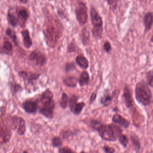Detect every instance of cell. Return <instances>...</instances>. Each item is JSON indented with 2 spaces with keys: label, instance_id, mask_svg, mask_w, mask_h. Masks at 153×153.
Returning <instances> with one entry per match:
<instances>
[{
  "label": "cell",
  "instance_id": "30",
  "mask_svg": "<svg viewBox=\"0 0 153 153\" xmlns=\"http://www.w3.org/2000/svg\"><path fill=\"white\" fill-rule=\"evenodd\" d=\"M147 83L153 88V70H150L146 73Z\"/></svg>",
  "mask_w": 153,
  "mask_h": 153
},
{
  "label": "cell",
  "instance_id": "3",
  "mask_svg": "<svg viewBox=\"0 0 153 153\" xmlns=\"http://www.w3.org/2000/svg\"><path fill=\"white\" fill-rule=\"evenodd\" d=\"M135 97L137 101L144 106L150 104L152 98L151 90L145 80H140L136 84L135 88Z\"/></svg>",
  "mask_w": 153,
  "mask_h": 153
},
{
  "label": "cell",
  "instance_id": "44",
  "mask_svg": "<svg viewBox=\"0 0 153 153\" xmlns=\"http://www.w3.org/2000/svg\"><path fill=\"white\" fill-rule=\"evenodd\" d=\"M152 116H153V111H152Z\"/></svg>",
  "mask_w": 153,
  "mask_h": 153
},
{
  "label": "cell",
  "instance_id": "20",
  "mask_svg": "<svg viewBox=\"0 0 153 153\" xmlns=\"http://www.w3.org/2000/svg\"><path fill=\"white\" fill-rule=\"evenodd\" d=\"M89 79L90 77L88 72L86 71H82L79 79V83L80 86H84L87 85L89 83Z\"/></svg>",
  "mask_w": 153,
  "mask_h": 153
},
{
  "label": "cell",
  "instance_id": "18",
  "mask_svg": "<svg viewBox=\"0 0 153 153\" xmlns=\"http://www.w3.org/2000/svg\"><path fill=\"white\" fill-rule=\"evenodd\" d=\"M53 94L51 90L49 89H46L45 90L41 96L40 98V102L41 103L53 100Z\"/></svg>",
  "mask_w": 153,
  "mask_h": 153
},
{
  "label": "cell",
  "instance_id": "40",
  "mask_svg": "<svg viewBox=\"0 0 153 153\" xmlns=\"http://www.w3.org/2000/svg\"><path fill=\"white\" fill-rule=\"evenodd\" d=\"M20 2H22V3H26L28 2V1L27 0H21L20 1Z\"/></svg>",
  "mask_w": 153,
  "mask_h": 153
},
{
  "label": "cell",
  "instance_id": "7",
  "mask_svg": "<svg viewBox=\"0 0 153 153\" xmlns=\"http://www.w3.org/2000/svg\"><path fill=\"white\" fill-rule=\"evenodd\" d=\"M78 99L79 97L73 94L69 100V106L70 108L71 111L74 115L80 114L85 105V102H78Z\"/></svg>",
  "mask_w": 153,
  "mask_h": 153
},
{
  "label": "cell",
  "instance_id": "16",
  "mask_svg": "<svg viewBox=\"0 0 153 153\" xmlns=\"http://www.w3.org/2000/svg\"><path fill=\"white\" fill-rule=\"evenodd\" d=\"M8 120L10 128L13 130H17L20 123V116L11 115L10 116Z\"/></svg>",
  "mask_w": 153,
  "mask_h": 153
},
{
  "label": "cell",
  "instance_id": "15",
  "mask_svg": "<svg viewBox=\"0 0 153 153\" xmlns=\"http://www.w3.org/2000/svg\"><path fill=\"white\" fill-rule=\"evenodd\" d=\"M23 37L24 45L25 48L29 49L33 45V42L30 37V33L28 29H25L21 31Z\"/></svg>",
  "mask_w": 153,
  "mask_h": 153
},
{
  "label": "cell",
  "instance_id": "24",
  "mask_svg": "<svg viewBox=\"0 0 153 153\" xmlns=\"http://www.w3.org/2000/svg\"><path fill=\"white\" fill-rule=\"evenodd\" d=\"M69 97L67 93L65 92L62 93V94L61 99L60 102V105L61 107L63 110L67 109L69 104Z\"/></svg>",
  "mask_w": 153,
  "mask_h": 153
},
{
  "label": "cell",
  "instance_id": "32",
  "mask_svg": "<svg viewBox=\"0 0 153 153\" xmlns=\"http://www.w3.org/2000/svg\"><path fill=\"white\" fill-rule=\"evenodd\" d=\"M119 141L124 147H127L128 144V139L126 135L121 134L119 137Z\"/></svg>",
  "mask_w": 153,
  "mask_h": 153
},
{
  "label": "cell",
  "instance_id": "35",
  "mask_svg": "<svg viewBox=\"0 0 153 153\" xmlns=\"http://www.w3.org/2000/svg\"><path fill=\"white\" fill-rule=\"evenodd\" d=\"M103 149L105 153H114L115 152V149L114 148L107 146H105Z\"/></svg>",
  "mask_w": 153,
  "mask_h": 153
},
{
  "label": "cell",
  "instance_id": "9",
  "mask_svg": "<svg viewBox=\"0 0 153 153\" xmlns=\"http://www.w3.org/2000/svg\"><path fill=\"white\" fill-rule=\"evenodd\" d=\"M28 59L34 62L36 65L42 66L46 63V57L42 53L35 50L30 53L28 56Z\"/></svg>",
  "mask_w": 153,
  "mask_h": 153
},
{
  "label": "cell",
  "instance_id": "13",
  "mask_svg": "<svg viewBox=\"0 0 153 153\" xmlns=\"http://www.w3.org/2000/svg\"><path fill=\"white\" fill-rule=\"evenodd\" d=\"M112 121L124 128H127L129 126L128 121L118 114H116L114 115L112 118Z\"/></svg>",
  "mask_w": 153,
  "mask_h": 153
},
{
  "label": "cell",
  "instance_id": "21",
  "mask_svg": "<svg viewBox=\"0 0 153 153\" xmlns=\"http://www.w3.org/2000/svg\"><path fill=\"white\" fill-rule=\"evenodd\" d=\"M26 131V121L23 117L20 116V123L19 126L17 130V133L20 136L25 135Z\"/></svg>",
  "mask_w": 153,
  "mask_h": 153
},
{
  "label": "cell",
  "instance_id": "8",
  "mask_svg": "<svg viewBox=\"0 0 153 153\" xmlns=\"http://www.w3.org/2000/svg\"><path fill=\"white\" fill-rule=\"evenodd\" d=\"M21 107L25 112L31 114H36L40 108L38 101L33 99H27L24 101L21 105Z\"/></svg>",
  "mask_w": 153,
  "mask_h": 153
},
{
  "label": "cell",
  "instance_id": "42",
  "mask_svg": "<svg viewBox=\"0 0 153 153\" xmlns=\"http://www.w3.org/2000/svg\"><path fill=\"white\" fill-rule=\"evenodd\" d=\"M29 153L28 152V151H27V150H25L23 151V153Z\"/></svg>",
  "mask_w": 153,
  "mask_h": 153
},
{
  "label": "cell",
  "instance_id": "36",
  "mask_svg": "<svg viewBox=\"0 0 153 153\" xmlns=\"http://www.w3.org/2000/svg\"><path fill=\"white\" fill-rule=\"evenodd\" d=\"M108 5L110 6V7L113 10H114L116 9L117 6V2L118 1H107Z\"/></svg>",
  "mask_w": 153,
  "mask_h": 153
},
{
  "label": "cell",
  "instance_id": "6",
  "mask_svg": "<svg viewBox=\"0 0 153 153\" xmlns=\"http://www.w3.org/2000/svg\"><path fill=\"white\" fill-rule=\"evenodd\" d=\"M42 105L39 108L40 114L49 120L53 119L55 109V102L54 100H50L42 103Z\"/></svg>",
  "mask_w": 153,
  "mask_h": 153
},
{
  "label": "cell",
  "instance_id": "34",
  "mask_svg": "<svg viewBox=\"0 0 153 153\" xmlns=\"http://www.w3.org/2000/svg\"><path fill=\"white\" fill-rule=\"evenodd\" d=\"M76 69L75 64L73 62H70L66 64L65 67V69L67 71H73Z\"/></svg>",
  "mask_w": 153,
  "mask_h": 153
},
{
  "label": "cell",
  "instance_id": "33",
  "mask_svg": "<svg viewBox=\"0 0 153 153\" xmlns=\"http://www.w3.org/2000/svg\"><path fill=\"white\" fill-rule=\"evenodd\" d=\"M103 50L107 53H110L111 50H112L111 45L110 42H108V41H105V42L103 45Z\"/></svg>",
  "mask_w": 153,
  "mask_h": 153
},
{
  "label": "cell",
  "instance_id": "4",
  "mask_svg": "<svg viewBox=\"0 0 153 153\" xmlns=\"http://www.w3.org/2000/svg\"><path fill=\"white\" fill-rule=\"evenodd\" d=\"M90 14L91 23L93 26L92 29L93 36L97 40L101 39L103 32L102 19L94 7L91 8Z\"/></svg>",
  "mask_w": 153,
  "mask_h": 153
},
{
  "label": "cell",
  "instance_id": "1",
  "mask_svg": "<svg viewBox=\"0 0 153 153\" xmlns=\"http://www.w3.org/2000/svg\"><path fill=\"white\" fill-rule=\"evenodd\" d=\"M91 128L96 131L102 139L106 141H114L122 133V130L114 124H106L96 120L90 121Z\"/></svg>",
  "mask_w": 153,
  "mask_h": 153
},
{
  "label": "cell",
  "instance_id": "5",
  "mask_svg": "<svg viewBox=\"0 0 153 153\" xmlns=\"http://www.w3.org/2000/svg\"><path fill=\"white\" fill-rule=\"evenodd\" d=\"M75 14L77 20L80 25H83L87 22L88 15L86 5L83 1H79L75 9Z\"/></svg>",
  "mask_w": 153,
  "mask_h": 153
},
{
  "label": "cell",
  "instance_id": "27",
  "mask_svg": "<svg viewBox=\"0 0 153 153\" xmlns=\"http://www.w3.org/2000/svg\"><path fill=\"white\" fill-rule=\"evenodd\" d=\"M6 34L12 40L16 45H17V38L16 32L14 30L8 27L6 29Z\"/></svg>",
  "mask_w": 153,
  "mask_h": 153
},
{
  "label": "cell",
  "instance_id": "12",
  "mask_svg": "<svg viewBox=\"0 0 153 153\" xmlns=\"http://www.w3.org/2000/svg\"><path fill=\"white\" fill-rule=\"evenodd\" d=\"M123 96L124 103L127 108H129L133 106V99L132 94L128 86H125L123 90Z\"/></svg>",
  "mask_w": 153,
  "mask_h": 153
},
{
  "label": "cell",
  "instance_id": "26",
  "mask_svg": "<svg viewBox=\"0 0 153 153\" xmlns=\"http://www.w3.org/2000/svg\"><path fill=\"white\" fill-rule=\"evenodd\" d=\"M59 134L61 138L66 140L75 135V133L70 130L62 129L60 131Z\"/></svg>",
  "mask_w": 153,
  "mask_h": 153
},
{
  "label": "cell",
  "instance_id": "29",
  "mask_svg": "<svg viewBox=\"0 0 153 153\" xmlns=\"http://www.w3.org/2000/svg\"><path fill=\"white\" fill-rule=\"evenodd\" d=\"M2 48L3 49V51L4 52L6 53H9L11 52L12 51V49H13V45L10 41L6 40L3 42Z\"/></svg>",
  "mask_w": 153,
  "mask_h": 153
},
{
  "label": "cell",
  "instance_id": "41",
  "mask_svg": "<svg viewBox=\"0 0 153 153\" xmlns=\"http://www.w3.org/2000/svg\"><path fill=\"white\" fill-rule=\"evenodd\" d=\"M150 41L152 42L153 43V35L151 36V38H150Z\"/></svg>",
  "mask_w": 153,
  "mask_h": 153
},
{
  "label": "cell",
  "instance_id": "19",
  "mask_svg": "<svg viewBox=\"0 0 153 153\" xmlns=\"http://www.w3.org/2000/svg\"><path fill=\"white\" fill-rule=\"evenodd\" d=\"M112 101V96L108 92V90H106L104 94L101 97L100 99V103L103 106H107L110 105Z\"/></svg>",
  "mask_w": 153,
  "mask_h": 153
},
{
  "label": "cell",
  "instance_id": "2",
  "mask_svg": "<svg viewBox=\"0 0 153 153\" xmlns=\"http://www.w3.org/2000/svg\"><path fill=\"white\" fill-rule=\"evenodd\" d=\"M62 26L58 19L55 18L46 19L45 22L44 33L46 42L50 46H53L62 34Z\"/></svg>",
  "mask_w": 153,
  "mask_h": 153
},
{
  "label": "cell",
  "instance_id": "23",
  "mask_svg": "<svg viewBox=\"0 0 153 153\" xmlns=\"http://www.w3.org/2000/svg\"><path fill=\"white\" fill-rule=\"evenodd\" d=\"M7 20L10 25L14 27L17 26L18 25H19L17 17L10 10L8 12Z\"/></svg>",
  "mask_w": 153,
  "mask_h": 153
},
{
  "label": "cell",
  "instance_id": "22",
  "mask_svg": "<svg viewBox=\"0 0 153 153\" xmlns=\"http://www.w3.org/2000/svg\"><path fill=\"white\" fill-rule=\"evenodd\" d=\"M63 82L67 86L75 87L77 84L78 79L75 76L67 77L63 79Z\"/></svg>",
  "mask_w": 153,
  "mask_h": 153
},
{
  "label": "cell",
  "instance_id": "37",
  "mask_svg": "<svg viewBox=\"0 0 153 153\" xmlns=\"http://www.w3.org/2000/svg\"><path fill=\"white\" fill-rule=\"evenodd\" d=\"M75 51H76V46L75 44L73 42L71 43L68 46L67 51L68 52L71 53L75 52Z\"/></svg>",
  "mask_w": 153,
  "mask_h": 153
},
{
  "label": "cell",
  "instance_id": "11",
  "mask_svg": "<svg viewBox=\"0 0 153 153\" xmlns=\"http://www.w3.org/2000/svg\"><path fill=\"white\" fill-rule=\"evenodd\" d=\"M11 132L8 127L5 124L1 123V145L2 144H6L10 140L11 138Z\"/></svg>",
  "mask_w": 153,
  "mask_h": 153
},
{
  "label": "cell",
  "instance_id": "10",
  "mask_svg": "<svg viewBox=\"0 0 153 153\" xmlns=\"http://www.w3.org/2000/svg\"><path fill=\"white\" fill-rule=\"evenodd\" d=\"M17 16L18 19L19 25L22 27L25 26L29 17V14L28 10L25 7H22L19 9L17 11Z\"/></svg>",
  "mask_w": 153,
  "mask_h": 153
},
{
  "label": "cell",
  "instance_id": "25",
  "mask_svg": "<svg viewBox=\"0 0 153 153\" xmlns=\"http://www.w3.org/2000/svg\"><path fill=\"white\" fill-rule=\"evenodd\" d=\"M51 144L53 148H60L63 145V142L60 137L54 136L52 139Z\"/></svg>",
  "mask_w": 153,
  "mask_h": 153
},
{
  "label": "cell",
  "instance_id": "28",
  "mask_svg": "<svg viewBox=\"0 0 153 153\" xmlns=\"http://www.w3.org/2000/svg\"><path fill=\"white\" fill-rule=\"evenodd\" d=\"M131 139L136 150H139L141 146V144L138 137L136 135H131Z\"/></svg>",
  "mask_w": 153,
  "mask_h": 153
},
{
  "label": "cell",
  "instance_id": "43",
  "mask_svg": "<svg viewBox=\"0 0 153 153\" xmlns=\"http://www.w3.org/2000/svg\"><path fill=\"white\" fill-rule=\"evenodd\" d=\"M79 153H86V152H85V151H84V150H82V151H81V152H80Z\"/></svg>",
  "mask_w": 153,
  "mask_h": 153
},
{
  "label": "cell",
  "instance_id": "39",
  "mask_svg": "<svg viewBox=\"0 0 153 153\" xmlns=\"http://www.w3.org/2000/svg\"><path fill=\"white\" fill-rule=\"evenodd\" d=\"M13 88V92L15 94H17L18 92L21 91V89H22V87H21V86L19 85H17V84L14 85Z\"/></svg>",
  "mask_w": 153,
  "mask_h": 153
},
{
  "label": "cell",
  "instance_id": "14",
  "mask_svg": "<svg viewBox=\"0 0 153 153\" xmlns=\"http://www.w3.org/2000/svg\"><path fill=\"white\" fill-rule=\"evenodd\" d=\"M144 24L145 27V32L151 29L153 25V13L149 12L145 14L144 17Z\"/></svg>",
  "mask_w": 153,
  "mask_h": 153
},
{
  "label": "cell",
  "instance_id": "38",
  "mask_svg": "<svg viewBox=\"0 0 153 153\" xmlns=\"http://www.w3.org/2000/svg\"><path fill=\"white\" fill-rule=\"evenodd\" d=\"M97 96V94L96 93H94V92L92 93L90 97L89 104L92 105V104L95 101L96 99Z\"/></svg>",
  "mask_w": 153,
  "mask_h": 153
},
{
  "label": "cell",
  "instance_id": "31",
  "mask_svg": "<svg viewBox=\"0 0 153 153\" xmlns=\"http://www.w3.org/2000/svg\"><path fill=\"white\" fill-rule=\"evenodd\" d=\"M58 152L59 153H76V152L68 146L59 148Z\"/></svg>",
  "mask_w": 153,
  "mask_h": 153
},
{
  "label": "cell",
  "instance_id": "17",
  "mask_svg": "<svg viewBox=\"0 0 153 153\" xmlns=\"http://www.w3.org/2000/svg\"><path fill=\"white\" fill-rule=\"evenodd\" d=\"M76 62L77 64L83 69H87L89 66L88 60L82 54L78 55L76 59Z\"/></svg>",
  "mask_w": 153,
  "mask_h": 153
}]
</instances>
